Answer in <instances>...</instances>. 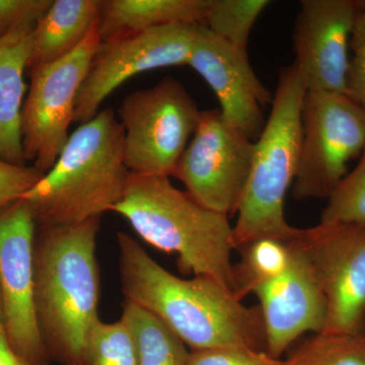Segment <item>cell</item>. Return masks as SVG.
Returning a JSON list of instances; mask_svg holds the SVG:
<instances>
[{
  "mask_svg": "<svg viewBox=\"0 0 365 365\" xmlns=\"http://www.w3.org/2000/svg\"><path fill=\"white\" fill-rule=\"evenodd\" d=\"M119 274L125 302L155 314L192 350L247 348L266 351L259 306L206 276L192 279L165 270L125 232L117 234Z\"/></svg>",
  "mask_w": 365,
  "mask_h": 365,
  "instance_id": "6da1fadb",
  "label": "cell"
},
{
  "mask_svg": "<svg viewBox=\"0 0 365 365\" xmlns=\"http://www.w3.org/2000/svg\"><path fill=\"white\" fill-rule=\"evenodd\" d=\"M101 217L76 225H37L34 242L36 317L52 360L81 365L98 317L97 239Z\"/></svg>",
  "mask_w": 365,
  "mask_h": 365,
  "instance_id": "7a4b0ae2",
  "label": "cell"
},
{
  "mask_svg": "<svg viewBox=\"0 0 365 365\" xmlns=\"http://www.w3.org/2000/svg\"><path fill=\"white\" fill-rule=\"evenodd\" d=\"M144 242L177 255L182 274L212 278L237 297L228 216L206 208L165 176L131 174L121 200L112 209Z\"/></svg>",
  "mask_w": 365,
  "mask_h": 365,
  "instance_id": "3957f363",
  "label": "cell"
},
{
  "mask_svg": "<svg viewBox=\"0 0 365 365\" xmlns=\"http://www.w3.org/2000/svg\"><path fill=\"white\" fill-rule=\"evenodd\" d=\"M129 176L123 126L106 108L71 134L52 169L21 199L37 225H79L112 211Z\"/></svg>",
  "mask_w": 365,
  "mask_h": 365,
  "instance_id": "277c9868",
  "label": "cell"
},
{
  "mask_svg": "<svg viewBox=\"0 0 365 365\" xmlns=\"http://www.w3.org/2000/svg\"><path fill=\"white\" fill-rule=\"evenodd\" d=\"M306 91L294 63L281 68L270 116L255 141L248 181L237 211V251L257 240L288 242L299 235V228L287 222L284 207L299 170Z\"/></svg>",
  "mask_w": 365,
  "mask_h": 365,
  "instance_id": "5b68a950",
  "label": "cell"
},
{
  "mask_svg": "<svg viewBox=\"0 0 365 365\" xmlns=\"http://www.w3.org/2000/svg\"><path fill=\"white\" fill-rule=\"evenodd\" d=\"M200 116L186 88L170 76L127 95L118 110L127 169L141 176H172Z\"/></svg>",
  "mask_w": 365,
  "mask_h": 365,
  "instance_id": "8992f818",
  "label": "cell"
},
{
  "mask_svg": "<svg viewBox=\"0 0 365 365\" xmlns=\"http://www.w3.org/2000/svg\"><path fill=\"white\" fill-rule=\"evenodd\" d=\"M295 200L328 199L365 150V111L343 93L306 91Z\"/></svg>",
  "mask_w": 365,
  "mask_h": 365,
  "instance_id": "52a82bcc",
  "label": "cell"
},
{
  "mask_svg": "<svg viewBox=\"0 0 365 365\" xmlns=\"http://www.w3.org/2000/svg\"><path fill=\"white\" fill-rule=\"evenodd\" d=\"M102 38L98 23L63 58L28 69L30 90L21 110V132L26 162L45 175L68 140L76 98Z\"/></svg>",
  "mask_w": 365,
  "mask_h": 365,
  "instance_id": "ba28073f",
  "label": "cell"
},
{
  "mask_svg": "<svg viewBox=\"0 0 365 365\" xmlns=\"http://www.w3.org/2000/svg\"><path fill=\"white\" fill-rule=\"evenodd\" d=\"M254 141L225 121L220 109L201 111L200 121L172 176L206 208L237 213L248 181Z\"/></svg>",
  "mask_w": 365,
  "mask_h": 365,
  "instance_id": "9c48e42d",
  "label": "cell"
},
{
  "mask_svg": "<svg viewBox=\"0 0 365 365\" xmlns=\"http://www.w3.org/2000/svg\"><path fill=\"white\" fill-rule=\"evenodd\" d=\"M295 241L325 294L327 319L322 332L365 330V225L319 222L299 228Z\"/></svg>",
  "mask_w": 365,
  "mask_h": 365,
  "instance_id": "30bf717a",
  "label": "cell"
},
{
  "mask_svg": "<svg viewBox=\"0 0 365 365\" xmlns=\"http://www.w3.org/2000/svg\"><path fill=\"white\" fill-rule=\"evenodd\" d=\"M199 25L158 26L103 41L78 91L74 122L93 119L105 98L137 74L188 66Z\"/></svg>",
  "mask_w": 365,
  "mask_h": 365,
  "instance_id": "8fae6325",
  "label": "cell"
},
{
  "mask_svg": "<svg viewBox=\"0 0 365 365\" xmlns=\"http://www.w3.org/2000/svg\"><path fill=\"white\" fill-rule=\"evenodd\" d=\"M37 223L24 199L0 207V289L4 327L14 351L32 365H50L36 317L34 242Z\"/></svg>",
  "mask_w": 365,
  "mask_h": 365,
  "instance_id": "7c38bea8",
  "label": "cell"
},
{
  "mask_svg": "<svg viewBox=\"0 0 365 365\" xmlns=\"http://www.w3.org/2000/svg\"><path fill=\"white\" fill-rule=\"evenodd\" d=\"M354 0H302L294 30V66L304 90L346 95Z\"/></svg>",
  "mask_w": 365,
  "mask_h": 365,
  "instance_id": "4fadbf2b",
  "label": "cell"
},
{
  "mask_svg": "<svg viewBox=\"0 0 365 365\" xmlns=\"http://www.w3.org/2000/svg\"><path fill=\"white\" fill-rule=\"evenodd\" d=\"M188 66L215 93L225 121L255 143L266 124L263 108L272 104L273 96L255 73L247 50L230 45L202 24Z\"/></svg>",
  "mask_w": 365,
  "mask_h": 365,
  "instance_id": "5bb4252c",
  "label": "cell"
},
{
  "mask_svg": "<svg viewBox=\"0 0 365 365\" xmlns=\"http://www.w3.org/2000/svg\"><path fill=\"white\" fill-rule=\"evenodd\" d=\"M289 244L284 270L251 292L260 302L266 352L275 359H281L304 333H321L327 319L325 294L313 268L295 239Z\"/></svg>",
  "mask_w": 365,
  "mask_h": 365,
  "instance_id": "9a60e30c",
  "label": "cell"
},
{
  "mask_svg": "<svg viewBox=\"0 0 365 365\" xmlns=\"http://www.w3.org/2000/svg\"><path fill=\"white\" fill-rule=\"evenodd\" d=\"M35 26L0 37V160L21 167L26 165L21 132L24 73L32 56Z\"/></svg>",
  "mask_w": 365,
  "mask_h": 365,
  "instance_id": "2e32d148",
  "label": "cell"
},
{
  "mask_svg": "<svg viewBox=\"0 0 365 365\" xmlns=\"http://www.w3.org/2000/svg\"><path fill=\"white\" fill-rule=\"evenodd\" d=\"M208 0H103L98 32L103 41L177 24L205 21Z\"/></svg>",
  "mask_w": 365,
  "mask_h": 365,
  "instance_id": "e0dca14e",
  "label": "cell"
},
{
  "mask_svg": "<svg viewBox=\"0 0 365 365\" xmlns=\"http://www.w3.org/2000/svg\"><path fill=\"white\" fill-rule=\"evenodd\" d=\"M103 0H53L34 29L28 69L63 58L97 26Z\"/></svg>",
  "mask_w": 365,
  "mask_h": 365,
  "instance_id": "ac0fdd59",
  "label": "cell"
},
{
  "mask_svg": "<svg viewBox=\"0 0 365 365\" xmlns=\"http://www.w3.org/2000/svg\"><path fill=\"white\" fill-rule=\"evenodd\" d=\"M120 319L131 334L138 365H187L186 345L155 314L125 302Z\"/></svg>",
  "mask_w": 365,
  "mask_h": 365,
  "instance_id": "d6986e66",
  "label": "cell"
},
{
  "mask_svg": "<svg viewBox=\"0 0 365 365\" xmlns=\"http://www.w3.org/2000/svg\"><path fill=\"white\" fill-rule=\"evenodd\" d=\"M283 360V365H365V330L313 334Z\"/></svg>",
  "mask_w": 365,
  "mask_h": 365,
  "instance_id": "ffe728a7",
  "label": "cell"
},
{
  "mask_svg": "<svg viewBox=\"0 0 365 365\" xmlns=\"http://www.w3.org/2000/svg\"><path fill=\"white\" fill-rule=\"evenodd\" d=\"M290 241L261 239L237 250L241 260L235 265L237 297L242 300L259 283L284 270L289 260Z\"/></svg>",
  "mask_w": 365,
  "mask_h": 365,
  "instance_id": "44dd1931",
  "label": "cell"
},
{
  "mask_svg": "<svg viewBox=\"0 0 365 365\" xmlns=\"http://www.w3.org/2000/svg\"><path fill=\"white\" fill-rule=\"evenodd\" d=\"M267 0H208L205 26L230 45L247 50L250 35Z\"/></svg>",
  "mask_w": 365,
  "mask_h": 365,
  "instance_id": "7402d4cb",
  "label": "cell"
},
{
  "mask_svg": "<svg viewBox=\"0 0 365 365\" xmlns=\"http://www.w3.org/2000/svg\"><path fill=\"white\" fill-rule=\"evenodd\" d=\"M81 365H138L131 334L121 319H98L83 347Z\"/></svg>",
  "mask_w": 365,
  "mask_h": 365,
  "instance_id": "603a6c76",
  "label": "cell"
},
{
  "mask_svg": "<svg viewBox=\"0 0 365 365\" xmlns=\"http://www.w3.org/2000/svg\"><path fill=\"white\" fill-rule=\"evenodd\" d=\"M319 222L365 225V150L329 197Z\"/></svg>",
  "mask_w": 365,
  "mask_h": 365,
  "instance_id": "cb8c5ba5",
  "label": "cell"
},
{
  "mask_svg": "<svg viewBox=\"0 0 365 365\" xmlns=\"http://www.w3.org/2000/svg\"><path fill=\"white\" fill-rule=\"evenodd\" d=\"M266 351L247 348H213L192 350L187 365H283Z\"/></svg>",
  "mask_w": 365,
  "mask_h": 365,
  "instance_id": "d4e9b609",
  "label": "cell"
},
{
  "mask_svg": "<svg viewBox=\"0 0 365 365\" xmlns=\"http://www.w3.org/2000/svg\"><path fill=\"white\" fill-rule=\"evenodd\" d=\"M350 49L352 56L348 63L346 96L365 111V11L357 14Z\"/></svg>",
  "mask_w": 365,
  "mask_h": 365,
  "instance_id": "484cf974",
  "label": "cell"
},
{
  "mask_svg": "<svg viewBox=\"0 0 365 365\" xmlns=\"http://www.w3.org/2000/svg\"><path fill=\"white\" fill-rule=\"evenodd\" d=\"M53 0H0V37L24 26H36Z\"/></svg>",
  "mask_w": 365,
  "mask_h": 365,
  "instance_id": "4316f807",
  "label": "cell"
},
{
  "mask_svg": "<svg viewBox=\"0 0 365 365\" xmlns=\"http://www.w3.org/2000/svg\"><path fill=\"white\" fill-rule=\"evenodd\" d=\"M44 176L36 168L0 160V207L21 198Z\"/></svg>",
  "mask_w": 365,
  "mask_h": 365,
  "instance_id": "83f0119b",
  "label": "cell"
},
{
  "mask_svg": "<svg viewBox=\"0 0 365 365\" xmlns=\"http://www.w3.org/2000/svg\"><path fill=\"white\" fill-rule=\"evenodd\" d=\"M0 365H32L20 356L9 344L4 324L0 322Z\"/></svg>",
  "mask_w": 365,
  "mask_h": 365,
  "instance_id": "f1b7e54d",
  "label": "cell"
},
{
  "mask_svg": "<svg viewBox=\"0 0 365 365\" xmlns=\"http://www.w3.org/2000/svg\"><path fill=\"white\" fill-rule=\"evenodd\" d=\"M354 1L359 11H365V0H354Z\"/></svg>",
  "mask_w": 365,
  "mask_h": 365,
  "instance_id": "f546056e",
  "label": "cell"
},
{
  "mask_svg": "<svg viewBox=\"0 0 365 365\" xmlns=\"http://www.w3.org/2000/svg\"><path fill=\"white\" fill-rule=\"evenodd\" d=\"M0 322L4 324V306H2L1 289H0Z\"/></svg>",
  "mask_w": 365,
  "mask_h": 365,
  "instance_id": "4dcf8cb0",
  "label": "cell"
}]
</instances>
